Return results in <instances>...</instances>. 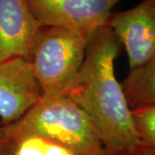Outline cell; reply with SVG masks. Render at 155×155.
Returning <instances> with one entry per match:
<instances>
[{"instance_id":"obj_1","label":"cell","mask_w":155,"mask_h":155,"mask_svg":"<svg viewBox=\"0 0 155 155\" xmlns=\"http://www.w3.org/2000/svg\"><path fill=\"white\" fill-rule=\"evenodd\" d=\"M121 46L109 24L96 31L88 40L81 67L60 94L89 116L109 153L142 144L122 84L115 74V61Z\"/></svg>"},{"instance_id":"obj_2","label":"cell","mask_w":155,"mask_h":155,"mask_svg":"<svg viewBox=\"0 0 155 155\" xmlns=\"http://www.w3.org/2000/svg\"><path fill=\"white\" fill-rule=\"evenodd\" d=\"M4 126L8 137L40 135L66 147L75 155H104L106 153L92 121L61 95L41 97L19 120Z\"/></svg>"},{"instance_id":"obj_3","label":"cell","mask_w":155,"mask_h":155,"mask_svg":"<svg viewBox=\"0 0 155 155\" xmlns=\"http://www.w3.org/2000/svg\"><path fill=\"white\" fill-rule=\"evenodd\" d=\"M88 39L54 26H42L34 41L30 64L41 97L59 96L83 63Z\"/></svg>"},{"instance_id":"obj_4","label":"cell","mask_w":155,"mask_h":155,"mask_svg":"<svg viewBox=\"0 0 155 155\" xmlns=\"http://www.w3.org/2000/svg\"><path fill=\"white\" fill-rule=\"evenodd\" d=\"M122 0H28L42 26L61 27L89 40L108 24L112 9Z\"/></svg>"},{"instance_id":"obj_5","label":"cell","mask_w":155,"mask_h":155,"mask_svg":"<svg viewBox=\"0 0 155 155\" xmlns=\"http://www.w3.org/2000/svg\"><path fill=\"white\" fill-rule=\"evenodd\" d=\"M108 24L126 50L130 69L155 58V0H143L133 8L113 12Z\"/></svg>"},{"instance_id":"obj_6","label":"cell","mask_w":155,"mask_h":155,"mask_svg":"<svg viewBox=\"0 0 155 155\" xmlns=\"http://www.w3.org/2000/svg\"><path fill=\"white\" fill-rule=\"evenodd\" d=\"M41 97L29 61L21 57L0 61V124L17 122Z\"/></svg>"},{"instance_id":"obj_7","label":"cell","mask_w":155,"mask_h":155,"mask_svg":"<svg viewBox=\"0 0 155 155\" xmlns=\"http://www.w3.org/2000/svg\"><path fill=\"white\" fill-rule=\"evenodd\" d=\"M41 27L28 0H0V61L12 57L30 61L34 41Z\"/></svg>"},{"instance_id":"obj_8","label":"cell","mask_w":155,"mask_h":155,"mask_svg":"<svg viewBox=\"0 0 155 155\" xmlns=\"http://www.w3.org/2000/svg\"><path fill=\"white\" fill-rule=\"evenodd\" d=\"M121 84L131 110L155 105V58L130 69Z\"/></svg>"},{"instance_id":"obj_9","label":"cell","mask_w":155,"mask_h":155,"mask_svg":"<svg viewBox=\"0 0 155 155\" xmlns=\"http://www.w3.org/2000/svg\"><path fill=\"white\" fill-rule=\"evenodd\" d=\"M8 139L11 155H75L66 147L40 135L25 134Z\"/></svg>"},{"instance_id":"obj_10","label":"cell","mask_w":155,"mask_h":155,"mask_svg":"<svg viewBox=\"0 0 155 155\" xmlns=\"http://www.w3.org/2000/svg\"><path fill=\"white\" fill-rule=\"evenodd\" d=\"M131 113L140 140L155 154V105L133 109Z\"/></svg>"},{"instance_id":"obj_11","label":"cell","mask_w":155,"mask_h":155,"mask_svg":"<svg viewBox=\"0 0 155 155\" xmlns=\"http://www.w3.org/2000/svg\"><path fill=\"white\" fill-rule=\"evenodd\" d=\"M104 155H155L149 148L145 147L143 144H140L134 147L132 149L123 150L120 152L109 153L106 152Z\"/></svg>"},{"instance_id":"obj_12","label":"cell","mask_w":155,"mask_h":155,"mask_svg":"<svg viewBox=\"0 0 155 155\" xmlns=\"http://www.w3.org/2000/svg\"><path fill=\"white\" fill-rule=\"evenodd\" d=\"M0 155H11V145L5 126L0 124Z\"/></svg>"}]
</instances>
